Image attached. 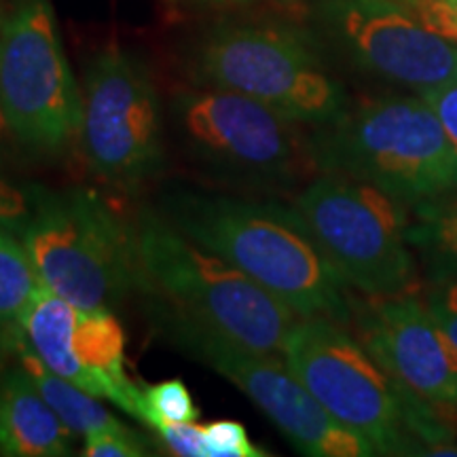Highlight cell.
I'll return each instance as SVG.
<instances>
[{"mask_svg":"<svg viewBox=\"0 0 457 457\" xmlns=\"http://www.w3.org/2000/svg\"><path fill=\"white\" fill-rule=\"evenodd\" d=\"M157 212L182 236L231 262L301 318L352 320L353 305L293 208L278 202L171 187Z\"/></svg>","mask_w":457,"mask_h":457,"instance_id":"1","label":"cell"},{"mask_svg":"<svg viewBox=\"0 0 457 457\" xmlns=\"http://www.w3.org/2000/svg\"><path fill=\"white\" fill-rule=\"evenodd\" d=\"M140 293L248 350L282 353L301 316L231 262L176 231L157 208L136 219Z\"/></svg>","mask_w":457,"mask_h":457,"instance_id":"2","label":"cell"},{"mask_svg":"<svg viewBox=\"0 0 457 457\" xmlns=\"http://www.w3.org/2000/svg\"><path fill=\"white\" fill-rule=\"evenodd\" d=\"M13 233L38 282L79 310H114L140 290L136 228L83 187H28Z\"/></svg>","mask_w":457,"mask_h":457,"instance_id":"3","label":"cell"},{"mask_svg":"<svg viewBox=\"0 0 457 457\" xmlns=\"http://www.w3.org/2000/svg\"><path fill=\"white\" fill-rule=\"evenodd\" d=\"M301 125L248 96L219 87L179 91L170 104L176 146L197 171L250 191H279L320 170Z\"/></svg>","mask_w":457,"mask_h":457,"instance_id":"4","label":"cell"},{"mask_svg":"<svg viewBox=\"0 0 457 457\" xmlns=\"http://www.w3.org/2000/svg\"><path fill=\"white\" fill-rule=\"evenodd\" d=\"M318 168L367 182L400 204L457 191V151L424 98H381L324 125Z\"/></svg>","mask_w":457,"mask_h":457,"instance_id":"5","label":"cell"},{"mask_svg":"<svg viewBox=\"0 0 457 457\" xmlns=\"http://www.w3.org/2000/svg\"><path fill=\"white\" fill-rule=\"evenodd\" d=\"M293 210L320 253L345 284L369 296L415 293L403 204L379 188L324 171Z\"/></svg>","mask_w":457,"mask_h":457,"instance_id":"6","label":"cell"},{"mask_svg":"<svg viewBox=\"0 0 457 457\" xmlns=\"http://www.w3.org/2000/svg\"><path fill=\"white\" fill-rule=\"evenodd\" d=\"M0 111L17 145L62 157L79 140V89L49 0H15L0 24Z\"/></svg>","mask_w":457,"mask_h":457,"instance_id":"7","label":"cell"},{"mask_svg":"<svg viewBox=\"0 0 457 457\" xmlns=\"http://www.w3.org/2000/svg\"><path fill=\"white\" fill-rule=\"evenodd\" d=\"M193 74L204 87L248 96L299 125L345 114L341 85L295 34L270 26L222 24L197 43Z\"/></svg>","mask_w":457,"mask_h":457,"instance_id":"8","label":"cell"},{"mask_svg":"<svg viewBox=\"0 0 457 457\" xmlns=\"http://www.w3.org/2000/svg\"><path fill=\"white\" fill-rule=\"evenodd\" d=\"M146 313L155 333L162 335L171 347L231 381L270 417L301 453L313 457H364L377 453L367 438L339 424L312 396L278 353L248 350L157 303L148 301Z\"/></svg>","mask_w":457,"mask_h":457,"instance_id":"9","label":"cell"},{"mask_svg":"<svg viewBox=\"0 0 457 457\" xmlns=\"http://www.w3.org/2000/svg\"><path fill=\"white\" fill-rule=\"evenodd\" d=\"M79 145L91 174L123 191L142 187L162 171V102L138 55L112 45L91 60Z\"/></svg>","mask_w":457,"mask_h":457,"instance_id":"10","label":"cell"},{"mask_svg":"<svg viewBox=\"0 0 457 457\" xmlns=\"http://www.w3.org/2000/svg\"><path fill=\"white\" fill-rule=\"evenodd\" d=\"M286 367L339 424L377 453L407 447V403L360 339L328 318H299L282 350Z\"/></svg>","mask_w":457,"mask_h":457,"instance_id":"11","label":"cell"},{"mask_svg":"<svg viewBox=\"0 0 457 457\" xmlns=\"http://www.w3.org/2000/svg\"><path fill=\"white\" fill-rule=\"evenodd\" d=\"M358 339L396 384L407 403L457 409V343L426 301L417 296H370L358 305Z\"/></svg>","mask_w":457,"mask_h":457,"instance_id":"12","label":"cell"},{"mask_svg":"<svg viewBox=\"0 0 457 457\" xmlns=\"http://www.w3.org/2000/svg\"><path fill=\"white\" fill-rule=\"evenodd\" d=\"M330 24L369 71L421 96L457 79V43L387 0H330Z\"/></svg>","mask_w":457,"mask_h":457,"instance_id":"13","label":"cell"},{"mask_svg":"<svg viewBox=\"0 0 457 457\" xmlns=\"http://www.w3.org/2000/svg\"><path fill=\"white\" fill-rule=\"evenodd\" d=\"M74 379L91 396L138 415L140 387L125 373V330L112 310H79L71 335Z\"/></svg>","mask_w":457,"mask_h":457,"instance_id":"14","label":"cell"},{"mask_svg":"<svg viewBox=\"0 0 457 457\" xmlns=\"http://www.w3.org/2000/svg\"><path fill=\"white\" fill-rule=\"evenodd\" d=\"M72 432L17 364L0 375V455L64 457Z\"/></svg>","mask_w":457,"mask_h":457,"instance_id":"15","label":"cell"},{"mask_svg":"<svg viewBox=\"0 0 457 457\" xmlns=\"http://www.w3.org/2000/svg\"><path fill=\"white\" fill-rule=\"evenodd\" d=\"M11 341L17 352V364L26 370L30 381L41 394L45 403L55 411L64 424L71 428L72 434L87 436L91 432L100 430H117L125 428L123 421L112 417L102 404L79 386L71 384L64 377L51 373L45 364L34 353L17 341V337L11 333Z\"/></svg>","mask_w":457,"mask_h":457,"instance_id":"16","label":"cell"},{"mask_svg":"<svg viewBox=\"0 0 457 457\" xmlns=\"http://www.w3.org/2000/svg\"><path fill=\"white\" fill-rule=\"evenodd\" d=\"M457 193V191H455ZM447 193L415 204L407 242L457 271V195Z\"/></svg>","mask_w":457,"mask_h":457,"instance_id":"17","label":"cell"},{"mask_svg":"<svg viewBox=\"0 0 457 457\" xmlns=\"http://www.w3.org/2000/svg\"><path fill=\"white\" fill-rule=\"evenodd\" d=\"M41 288L21 239L0 225V327H15Z\"/></svg>","mask_w":457,"mask_h":457,"instance_id":"18","label":"cell"},{"mask_svg":"<svg viewBox=\"0 0 457 457\" xmlns=\"http://www.w3.org/2000/svg\"><path fill=\"white\" fill-rule=\"evenodd\" d=\"M153 432L163 424H191L199 420V409L182 379H165L140 387L138 415Z\"/></svg>","mask_w":457,"mask_h":457,"instance_id":"19","label":"cell"},{"mask_svg":"<svg viewBox=\"0 0 457 457\" xmlns=\"http://www.w3.org/2000/svg\"><path fill=\"white\" fill-rule=\"evenodd\" d=\"M205 453L208 457H262L267 451L250 441L244 424L233 420L210 421L204 426Z\"/></svg>","mask_w":457,"mask_h":457,"instance_id":"20","label":"cell"},{"mask_svg":"<svg viewBox=\"0 0 457 457\" xmlns=\"http://www.w3.org/2000/svg\"><path fill=\"white\" fill-rule=\"evenodd\" d=\"M83 455L87 457H145L151 455L146 438L131 428L100 430L83 436Z\"/></svg>","mask_w":457,"mask_h":457,"instance_id":"21","label":"cell"},{"mask_svg":"<svg viewBox=\"0 0 457 457\" xmlns=\"http://www.w3.org/2000/svg\"><path fill=\"white\" fill-rule=\"evenodd\" d=\"M155 434L171 455L208 457V453H205L204 426H195V421H191V424H163L162 428H157Z\"/></svg>","mask_w":457,"mask_h":457,"instance_id":"22","label":"cell"},{"mask_svg":"<svg viewBox=\"0 0 457 457\" xmlns=\"http://www.w3.org/2000/svg\"><path fill=\"white\" fill-rule=\"evenodd\" d=\"M421 98H424L428 104L432 106V111L436 112L445 134H447L449 142L457 151V79L451 83L441 85V87L426 91Z\"/></svg>","mask_w":457,"mask_h":457,"instance_id":"23","label":"cell"},{"mask_svg":"<svg viewBox=\"0 0 457 457\" xmlns=\"http://www.w3.org/2000/svg\"><path fill=\"white\" fill-rule=\"evenodd\" d=\"M413 3L428 28L457 43V7L451 0H413Z\"/></svg>","mask_w":457,"mask_h":457,"instance_id":"24","label":"cell"},{"mask_svg":"<svg viewBox=\"0 0 457 457\" xmlns=\"http://www.w3.org/2000/svg\"><path fill=\"white\" fill-rule=\"evenodd\" d=\"M426 303L451 339L457 343V279H441V286L432 290Z\"/></svg>","mask_w":457,"mask_h":457,"instance_id":"25","label":"cell"},{"mask_svg":"<svg viewBox=\"0 0 457 457\" xmlns=\"http://www.w3.org/2000/svg\"><path fill=\"white\" fill-rule=\"evenodd\" d=\"M7 121H4V114L0 111V155H3V145H4V134H7Z\"/></svg>","mask_w":457,"mask_h":457,"instance_id":"26","label":"cell"},{"mask_svg":"<svg viewBox=\"0 0 457 457\" xmlns=\"http://www.w3.org/2000/svg\"><path fill=\"white\" fill-rule=\"evenodd\" d=\"M451 3H453V4H455V7H457V0H451Z\"/></svg>","mask_w":457,"mask_h":457,"instance_id":"27","label":"cell"},{"mask_svg":"<svg viewBox=\"0 0 457 457\" xmlns=\"http://www.w3.org/2000/svg\"><path fill=\"white\" fill-rule=\"evenodd\" d=\"M0 24H3V17H0Z\"/></svg>","mask_w":457,"mask_h":457,"instance_id":"28","label":"cell"}]
</instances>
